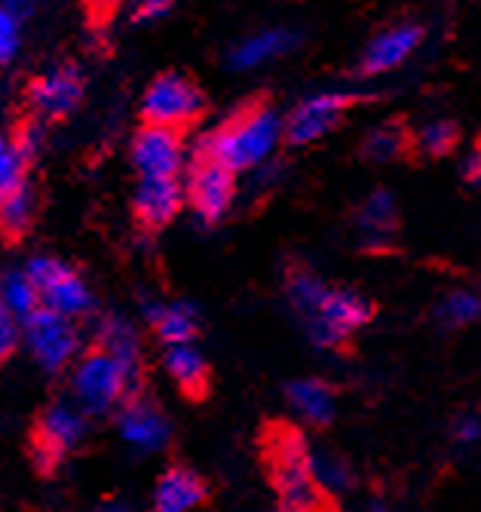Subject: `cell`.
<instances>
[{
  "label": "cell",
  "instance_id": "6da1fadb",
  "mask_svg": "<svg viewBox=\"0 0 481 512\" xmlns=\"http://www.w3.org/2000/svg\"><path fill=\"white\" fill-rule=\"evenodd\" d=\"M285 135V120L267 99H252L236 108L218 129L200 138L197 151L221 160L233 172H249L270 160L279 138Z\"/></svg>",
  "mask_w": 481,
  "mask_h": 512
},
{
  "label": "cell",
  "instance_id": "7a4b0ae2",
  "mask_svg": "<svg viewBox=\"0 0 481 512\" xmlns=\"http://www.w3.org/2000/svg\"><path fill=\"white\" fill-rule=\"evenodd\" d=\"M310 442L298 427H273L267 436V470L273 479V488L282 500V506L316 512L322 503V491L313 479L310 467Z\"/></svg>",
  "mask_w": 481,
  "mask_h": 512
},
{
  "label": "cell",
  "instance_id": "3957f363",
  "mask_svg": "<svg viewBox=\"0 0 481 512\" xmlns=\"http://www.w3.org/2000/svg\"><path fill=\"white\" fill-rule=\"evenodd\" d=\"M371 319H374V304L368 298L350 289H331V286H325L316 304L298 316L307 338L322 350L344 347Z\"/></svg>",
  "mask_w": 481,
  "mask_h": 512
},
{
  "label": "cell",
  "instance_id": "277c9868",
  "mask_svg": "<svg viewBox=\"0 0 481 512\" xmlns=\"http://www.w3.org/2000/svg\"><path fill=\"white\" fill-rule=\"evenodd\" d=\"M129 396H132V387H129L123 365L99 344L80 353L77 362L71 365V399L89 417L111 414Z\"/></svg>",
  "mask_w": 481,
  "mask_h": 512
},
{
  "label": "cell",
  "instance_id": "5b68a950",
  "mask_svg": "<svg viewBox=\"0 0 481 512\" xmlns=\"http://www.w3.org/2000/svg\"><path fill=\"white\" fill-rule=\"evenodd\" d=\"M89 433V414L71 399H56L46 405L34 424L31 439V460L40 476H53L59 463L86 442Z\"/></svg>",
  "mask_w": 481,
  "mask_h": 512
},
{
  "label": "cell",
  "instance_id": "8992f818",
  "mask_svg": "<svg viewBox=\"0 0 481 512\" xmlns=\"http://www.w3.org/2000/svg\"><path fill=\"white\" fill-rule=\"evenodd\" d=\"M22 344L46 375H62L80 356V329L71 316L40 304L22 319Z\"/></svg>",
  "mask_w": 481,
  "mask_h": 512
},
{
  "label": "cell",
  "instance_id": "52a82bcc",
  "mask_svg": "<svg viewBox=\"0 0 481 512\" xmlns=\"http://www.w3.org/2000/svg\"><path fill=\"white\" fill-rule=\"evenodd\" d=\"M206 108H209V99L200 89V83H194L178 71H166V74L154 77L141 96V120L144 123L169 126L178 132L194 126L206 114Z\"/></svg>",
  "mask_w": 481,
  "mask_h": 512
},
{
  "label": "cell",
  "instance_id": "ba28073f",
  "mask_svg": "<svg viewBox=\"0 0 481 512\" xmlns=\"http://www.w3.org/2000/svg\"><path fill=\"white\" fill-rule=\"evenodd\" d=\"M184 197L200 221L218 224L236 200V172L221 160L194 151V163H190L184 181Z\"/></svg>",
  "mask_w": 481,
  "mask_h": 512
},
{
  "label": "cell",
  "instance_id": "9c48e42d",
  "mask_svg": "<svg viewBox=\"0 0 481 512\" xmlns=\"http://www.w3.org/2000/svg\"><path fill=\"white\" fill-rule=\"evenodd\" d=\"M25 270L34 279L43 307H53V310H59V313H65L71 319L86 316L95 307L86 279L71 264H65L62 258L34 255V258H28Z\"/></svg>",
  "mask_w": 481,
  "mask_h": 512
},
{
  "label": "cell",
  "instance_id": "30bf717a",
  "mask_svg": "<svg viewBox=\"0 0 481 512\" xmlns=\"http://www.w3.org/2000/svg\"><path fill=\"white\" fill-rule=\"evenodd\" d=\"M83 96H86V83L74 65H53L43 74L31 77L25 86L28 111L43 123L71 117L83 105Z\"/></svg>",
  "mask_w": 481,
  "mask_h": 512
},
{
  "label": "cell",
  "instance_id": "8fae6325",
  "mask_svg": "<svg viewBox=\"0 0 481 512\" xmlns=\"http://www.w3.org/2000/svg\"><path fill=\"white\" fill-rule=\"evenodd\" d=\"M356 99L359 96H353V92H316V96H307L285 117V142L295 148L319 142L322 135H328L344 120Z\"/></svg>",
  "mask_w": 481,
  "mask_h": 512
},
{
  "label": "cell",
  "instance_id": "7c38bea8",
  "mask_svg": "<svg viewBox=\"0 0 481 512\" xmlns=\"http://www.w3.org/2000/svg\"><path fill=\"white\" fill-rule=\"evenodd\" d=\"M129 160L138 178H178L184 166L181 132L157 123H144L129 145Z\"/></svg>",
  "mask_w": 481,
  "mask_h": 512
},
{
  "label": "cell",
  "instance_id": "4fadbf2b",
  "mask_svg": "<svg viewBox=\"0 0 481 512\" xmlns=\"http://www.w3.org/2000/svg\"><path fill=\"white\" fill-rule=\"evenodd\" d=\"M117 433L138 454L166 451L169 442H172V424H169V417L163 414V408L157 402L144 399L141 393L129 396L117 408Z\"/></svg>",
  "mask_w": 481,
  "mask_h": 512
},
{
  "label": "cell",
  "instance_id": "5bb4252c",
  "mask_svg": "<svg viewBox=\"0 0 481 512\" xmlns=\"http://www.w3.org/2000/svg\"><path fill=\"white\" fill-rule=\"evenodd\" d=\"M184 200V184L178 178H138L132 194V212L148 234H160L163 227L178 218Z\"/></svg>",
  "mask_w": 481,
  "mask_h": 512
},
{
  "label": "cell",
  "instance_id": "9a60e30c",
  "mask_svg": "<svg viewBox=\"0 0 481 512\" xmlns=\"http://www.w3.org/2000/svg\"><path fill=\"white\" fill-rule=\"evenodd\" d=\"M423 40V28L417 22H399L374 34L359 59V77H377L399 68Z\"/></svg>",
  "mask_w": 481,
  "mask_h": 512
},
{
  "label": "cell",
  "instance_id": "2e32d148",
  "mask_svg": "<svg viewBox=\"0 0 481 512\" xmlns=\"http://www.w3.org/2000/svg\"><path fill=\"white\" fill-rule=\"evenodd\" d=\"M95 341H99L102 350H108L126 371L129 378V387H132V396L141 393V378H144V353H141V335L135 325L120 316V313H111V316H102L99 325H95Z\"/></svg>",
  "mask_w": 481,
  "mask_h": 512
},
{
  "label": "cell",
  "instance_id": "e0dca14e",
  "mask_svg": "<svg viewBox=\"0 0 481 512\" xmlns=\"http://www.w3.org/2000/svg\"><path fill=\"white\" fill-rule=\"evenodd\" d=\"M301 46V31L295 28H267L246 40L233 43L227 50V68L230 71H252L258 65H267L273 59H282L295 53Z\"/></svg>",
  "mask_w": 481,
  "mask_h": 512
},
{
  "label": "cell",
  "instance_id": "ac0fdd59",
  "mask_svg": "<svg viewBox=\"0 0 481 512\" xmlns=\"http://www.w3.org/2000/svg\"><path fill=\"white\" fill-rule=\"evenodd\" d=\"M209 485L190 467H169L151 494V512H194L206 503Z\"/></svg>",
  "mask_w": 481,
  "mask_h": 512
},
{
  "label": "cell",
  "instance_id": "d6986e66",
  "mask_svg": "<svg viewBox=\"0 0 481 512\" xmlns=\"http://www.w3.org/2000/svg\"><path fill=\"white\" fill-rule=\"evenodd\" d=\"M163 368L166 375L178 384V390L184 396H206L209 390V362L203 356V350L190 341V344H169L163 350Z\"/></svg>",
  "mask_w": 481,
  "mask_h": 512
},
{
  "label": "cell",
  "instance_id": "ffe728a7",
  "mask_svg": "<svg viewBox=\"0 0 481 512\" xmlns=\"http://www.w3.org/2000/svg\"><path fill=\"white\" fill-rule=\"evenodd\" d=\"M285 399L292 411L310 427H328L338 414V402L325 381L319 378H298L285 384Z\"/></svg>",
  "mask_w": 481,
  "mask_h": 512
},
{
  "label": "cell",
  "instance_id": "44dd1931",
  "mask_svg": "<svg viewBox=\"0 0 481 512\" xmlns=\"http://www.w3.org/2000/svg\"><path fill=\"white\" fill-rule=\"evenodd\" d=\"M414 151V132L405 120H387L374 126L365 138H362V160L368 163H396L405 160Z\"/></svg>",
  "mask_w": 481,
  "mask_h": 512
},
{
  "label": "cell",
  "instance_id": "7402d4cb",
  "mask_svg": "<svg viewBox=\"0 0 481 512\" xmlns=\"http://www.w3.org/2000/svg\"><path fill=\"white\" fill-rule=\"evenodd\" d=\"M157 338L169 344H190L200 335V310L190 301H163L160 313L151 319Z\"/></svg>",
  "mask_w": 481,
  "mask_h": 512
},
{
  "label": "cell",
  "instance_id": "603a6c76",
  "mask_svg": "<svg viewBox=\"0 0 481 512\" xmlns=\"http://www.w3.org/2000/svg\"><path fill=\"white\" fill-rule=\"evenodd\" d=\"M37 218V194L28 184V178L16 188H10L7 194H0V234L19 240L34 227Z\"/></svg>",
  "mask_w": 481,
  "mask_h": 512
},
{
  "label": "cell",
  "instance_id": "cb8c5ba5",
  "mask_svg": "<svg viewBox=\"0 0 481 512\" xmlns=\"http://www.w3.org/2000/svg\"><path fill=\"white\" fill-rule=\"evenodd\" d=\"M359 227L365 240H377V243H387V237L396 230L399 224V209L396 200L387 188H377L374 194H368V200L359 209Z\"/></svg>",
  "mask_w": 481,
  "mask_h": 512
},
{
  "label": "cell",
  "instance_id": "d4e9b609",
  "mask_svg": "<svg viewBox=\"0 0 481 512\" xmlns=\"http://www.w3.org/2000/svg\"><path fill=\"white\" fill-rule=\"evenodd\" d=\"M310 467H313V479H316L322 494L344 497L347 491H353V470L341 454L325 451V448H313Z\"/></svg>",
  "mask_w": 481,
  "mask_h": 512
},
{
  "label": "cell",
  "instance_id": "484cf974",
  "mask_svg": "<svg viewBox=\"0 0 481 512\" xmlns=\"http://www.w3.org/2000/svg\"><path fill=\"white\" fill-rule=\"evenodd\" d=\"M0 301H4L19 319L31 316L43 304L34 279L28 276L25 267H10V270L0 273Z\"/></svg>",
  "mask_w": 481,
  "mask_h": 512
},
{
  "label": "cell",
  "instance_id": "4316f807",
  "mask_svg": "<svg viewBox=\"0 0 481 512\" xmlns=\"http://www.w3.org/2000/svg\"><path fill=\"white\" fill-rule=\"evenodd\" d=\"M460 145V126L454 120H429L414 135V151H420L429 160H442Z\"/></svg>",
  "mask_w": 481,
  "mask_h": 512
},
{
  "label": "cell",
  "instance_id": "83f0119b",
  "mask_svg": "<svg viewBox=\"0 0 481 512\" xmlns=\"http://www.w3.org/2000/svg\"><path fill=\"white\" fill-rule=\"evenodd\" d=\"M436 319L442 329H466V325L481 319V295L475 292H451L439 307H436Z\"/></svg>",
  "mask_w": 481,
  "mask_h": 512
},
{
  "label": "cell",
  "instance_id": "f1b7e54d",
  "mask_svg": "<svg viewBox=\"0 0 481 512\" xmlns=\"http://www.w3.org/2000/svg\"><path fill=\"white\" fill-rule=\"evenodd\" d=\"M28 157L22 154L16 135H0V194H7L10 188L25 181Z\"/></svg>",
  "mask_w": 481,
  "mask_h": 512
},
{
  "label": "cell",
  "instance_id": "f546056e",
  "mask_svg": "<svg viewBox=\"0 0 481 512\" xmlns=\"http://www.w3.org/2000/svg\"><path fill=\"white\" fill-rule=\"evenodd\" d=\"M22 22L16 13L0 7V68H7L22 53Z\"/></svg>",
  "mask_w": 481,
  "mask_h": 512
},
{
  "label": "cell",
  "instance_id": "4dcf8cb0",
  "mask_svg": "<svg viewBox=\"0 0 481 512\" xmlns=\"http://www.w3.org/2000/svg\"><path fill=\"white\" fill-rule=\"evenodd\" d=\"M22 344V319L0 301V362H7Z\"/></svg>",
  "mask_w": 481,
  "mask_h": 512
},
{
  "label": "cell",
  "instance_id": "1f68e13d",
  "mask_svg": "<svg viewBox=\"0 0 481 512\" xmlns=\"http://www.w3.org/2000/svg\"><path fill=\"white\" fill-rule=\"evenodd\" d=\"M451 439H454V445H460V448H475V445H481V417L472 414V411L454 417V424H451Z\"/></svg>",
  "mask_w": 481,
  "mask_h": 512
},
{
  "label": "cell",
  "instance_id": "d6a6232c",
  "mask_svg": "<svg viewBox=\"0 0 481 512\" xmlns=\"http://www.w3.org/2000/svg\"><path fill=\"white\" fill-rule=\"evenodd\" d=\"M16 142H19L22 154L31 160L34 154H40V148H43V142H46V123H43V120H37V117H31L28 123H22V126H19Z\"/></svg>",
  "mask_w": 481,
  "mask_h": 512
},
{
  "label": "cell",
  "instance_id": "836d02e7",
  "mask_svg": "<svg viewBox=\"0 0 481 512\" xmlns=\"http://www.w3.org/2000/svg\"><path fill=\"white\" fill-rule=\"evenodd\" d=\"M175 0H132V19L135 22H154L172 10Z\"/></svg>",
  "mask_w": 481,
  "mask_h": 512
},
{
  "label": "cell",
  "instance_id": "e575fe53",
  "mask_svg": "<svg viewBox=\"0 0 481 512\" xmlns=\"http://www.w3.org/2000/svg\"><path fill=\"white\" fill-rule=\"evenodd\" d=\"M460 172H463V178H466L469 184H481V148H475V151L466 154Z\"/></svg>",
  "mask_w": 481,
  "mask_h": 512
},
{
  "label": "cell",
  "instance_id": "d590c367",
  "mask_svg": "<svg viewBox=\"0 0 481 512\" xmlns=\"http://www.w3.org/2000/svg\"><path fill=\"white\" fill-rule=\"evenodd\" d=\"M0 7L10 10V13H16L19 19H28V16H34V13H37L40 0H0Z\"/></svg>",
  "mask_w": 481,
  "mask_h": 512
},
{
  "label": "cell",
  "instance_id": "8d00e7d4",
  "mask_svg": "<svg viewBox=\"0 0 481 512\" xmlns=\"http://www.w3.org/2000/svg\"><path fill=\"white\" fill-rule=\"evenodd\" d=\"M95 512H135V509L126 497H105L99 506H95Z\"/></svg>",
  "mask_w": 481,
  "mask_h": 512
},
{
  "label": "cell",
  "instance_id": "74e56055",
  "mask_svg": "<svg viewBox=\"0 0 481 512\" xmlns=\"http://www.w3.org/2000/svg\"><path fill=\"white\" fill-rule=\"evenodd\" d=\"M92 4L99 7L102 13H114V10H117L120 4H126V0H92Z\"/></svg>",
  "mask_w": 481,
  "mask_h": 512
},
{
  "label": "cell",
  "instance_id": "f35d334b",
  "mask_svg": "<svg viewBox=\"0 0 481 512\" xmlns=\"http://www.w3.org/2000/svg\"><path fill=\"white\" fill-rule=\"evenodd\" d=\"M368 512H393V509H390L387 503H383V500H371V503H368Z\"/></svg>",
  "mask_w": 481,
  "mask_h": 512
},
{
  "label": "cell",
  "instance_id": "ab89813d",
  "mask_svg": "<svg viewBox=\"0 0 481 512\" xmlns=\"http://www.w3.org/2000/svg\"><path fill=\"white\" fill-rule=\"evenodd\" d=\"M279 512H304V509H292V506H282Z\"/></svg>",
  "mask_w": 481,
  "mask_h": 512
},
{
  "label": "cell",
  "instance_id": "60d3db41",
  "mask_svg": "<svg viewBox=\"0 0 481 512\" xmlns=\"http://www.w3.org/2000/svg\"><path fill=\"white\" fill-rule=\"evenodd\" d=\"M478 148H481V138H478Z\"/></svg>",
  "mask_w": 481,
  "mask_h": 512
}]
</instances>
